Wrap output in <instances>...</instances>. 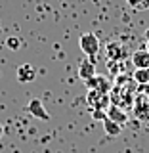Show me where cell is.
I'll return each instance as SVG.
<instances>
[{
  "label": "cell",
  "instance_id": "cell-20",
  "mask_svg": "<svg viewBox=\"0 0 149 153\" xmlns=\"http://www.w3.org/2000/svg\"><path fill=\"white\" fill-rule=\"evenodd\" d=\"M145 50H147V52H149V42H145Z\"/></svg>",
  "mask_w": 149,
  "mask_h": 153
},
{
  "label": "cell",
  "instance_id": "cell-1",
  "mask_svg": "<svg viewBox=\"0 0 149 153\" xmlns=\"http://www.w3.org/2000/svg\"><path fill=\"white\" fill-rule=\"evenodd\" d=\"M138 96V84L132 76L128 75H119L113 82V88L109 92V98H111V103L117 105L121 109H132L134 107V100Z\"/></svg>",
  "mask_w": 149,
  "mask_h": 153
},
{
  "label": "cell",
  "instance_id": "cell-17",
  "mask_svg": "<svg viewBox=\"0 0 149 153\" xmlns=\"http://www.w3.org/2000/svg\"><path fill=\"white\" fill-rule=\"evenodd\" d=\"M138 10H149V0H140V6Z\"/></svg>",
  "mask_w": 149,
  "mask_h": 153
},
{
  "label": "cell",
  "instance_id": "cell-11",
  "mask_svg": "<svg viewBox=\"0 0 149 153\" xmlns=\"http://www.w3.org/2000/svg\"><path fill=\"white\" fill-rule=\"evenodd\" d=\"M79 76L82 80H88V79H92V76H96V63H94V59H82L80 61V65H79Z\"/></svg>",
  "mask_w": 149,
  "mask_h": 153
},
{
  "label": "cell",
  "instance_id": "cell-8",
  "mask_svg": "<svg viewBox=\"0 0 149 153\" xmlns=\"http://www.w3.org/2000/svg\"><path fill=\"white\" fill-rule=\"evenodd\" d=\"M107 119H111V121H115L117 124H121V126H124V124L128 123V113L124 111V109H121V107H117V105H109L107 107Z\"/></svg>",
  "mask_w": 149,
  "mask_h": 153
},
{
  "label": "cell",
  "instance_id": "cell-4",
  "mask_svg": "<svg viewBox=\"0 0 149 153\" xmlns=\"http://www.w3.org/2000/svg\"><path fill=\"white\" fill-rule=\"evenodd\" d=\"M132 113L140 123H149V96H145V94H138L136 96Z\"/></svg>",
  "mask_w": 149,
  "mask_h": 153
},
{
  "label": "cell",
  "instance_id": "cell-16",
  "mask_svg": "<svg viewBox=\"0 0 149 153\" xmlns=\"http://www.w3.org/2000/svg\"><path fill=\"white\" fill-rule=\"evenodd\" d=\"M138 94H145V96H149V82L138 86Z\"/></svg>",
  "mask_w": 149,
  "mask_h": 153
},
{
  "label": "cell",
  "instance_id": "cell-6",
  "mask_svg": "<svg viewBox=\"0 0 149 153\" xmlns=\"http://www.w3.org/2000/svg\"><path fill=\"white\" fill-rule=\"evenodd\" d=\"M105 56L109 61H122L126 57V46L119 40H109L105 44Z\"/></svg>",
  "mask_w": 149,
  "mask_h": 153
},
{
  "label": "cell",
  "instance_id": "cell-15",
  "mask_svg": "<svg viewBox=\"0 0 149 153\" xmlns=\"http://www.w3.org/2000/svg\"><path fill=\"white\" fill-rule=\"evenodd\" d=\"M92 117L96 119V121H105V119H107V113L103 111V109H92Z\"/></svg>",
  "mask_w": 149,
  "mask_h": 153
},
{
  "label": "cell",
  "instance_id": "cell-14",
  "mask_svg": "<svg viewBox=\"0 0 149 153\" xmlns=\"http://www.w3.org/2000/svg\"><path fill=\"white\" fill-rule=\"evenodd\" d=\"M6 46H8L12 52H17L19 48H21V40H19L17 36H8V38H6Z\"/></svg>",
  "mask_w": 149,
  "mask_h": 153
},
{
  "label": "cell",
  "instance_id": "cell-2",
  "mask_svg": "<svg viewBox=\"0 0 149 153\" xmlns=\"http://www.w3.org/2000/svg\"><path fill=\"white\" fill-rule=\"evenodd\" d=\"M79 44H80V50H82L90 59H94V57L98 56V52H99V38L96 36L94 33H84V35H80Z\"/></svg>",
  "mask_w": 149,
  "mask_h": 153
},
{
  "label": "cell",
  "instance_id": "cell-5",
  "mask_svg": "<svg viewBox=\"0 0 149 153\" xmlns=\"http://www.w3.org/2000/svg\"><path fill=\"white\" fill-rule=\"evenodd\" d=\"M84 86L88 90H98V92L109 94L111 88H113V82L109 80V76H105V75H96V76H92V79L84 80Z\"/></svg>",
  "mask_w": 149,
  "mask_h": 153
},
{
  "label": "cell",
  "instance_id": "cell-7",
  "mask_svg": "<svg viewBox=\"0 0 149 153\" xmlns=\"http://www.w3.org/2000/svg\"><path fill=\"white\" fill-rule=\"evenodd\" d=\"M25 111H27L29 115H33L35 119H40V121H48V119H50V113L44 109V103H42L38 98H33L31 102L27 103Z\"/></svg>",
  "mask_w": 149,
  "mask_h": 153
},
{
  "label": "cell",
  "instance_id": "cell-19",
  "mask_svg": "<svg viewBox=\"0 0 149 153\" xmlns=\"http://www.w3.org/2000/svg\"><path fill=\"white\" fill-rule=\"evenodd\" d=\"M2 134H4V126H2V123H0V138H2Z\"/></svg>",
  "mask_w": 149,
  "mask_h": 153
},
{
  "label": "cell",
  "instance_id": "cell-10",
  "mask_svg": "<svg viewBox=\"0 0 149 153\" xmlns=\"http://www.w3.org/2000/svg\"><path fill=\"white\" fill-rule=\"evenodd\" d=\"M132 65L136 67V69H149V52L145 48L136 50L132 54Z\"/></svg>",
  "mask_w": 149,
  "mask_h": 153
},
{
  "label": "cell",
  "instance_id": "cell-9",
  "mask_svg": "<svg viewBox=\"0 0 149 153\" xmlns=\"http://www.w3.org/2000/svg\"><path fill=\"white\" fill-rule=\"evenodd\" d=\"M16 75H17V80H19V82H33V80L36 79V71H35V67H33L31 63L19 65L17 71H16Z\"/></svg>",
  "mask_w": 149,
  "mask_h": 153
},
{
  "label": "cell",
  "instance_id": "cell-3",
  "mask_svg": "<svg viewBox=\"0 0 149 153\" xmlns=\"http://www.w3.org/2000/svg\"><path fill=\"white\" fill-rule=\"evenodd\" d=\"M86 103H88L90 109H103V111H107V107L111 105V98H109V94L98 92V90H88Z\"/></svg>",
  "mask_w": 149,
  "mask_h": 153
},
{
  "label": "cell",
  "instance_id": "cell-18",
  "mask_svg": "<svg viewBox=\"0 0 149 153\" xmlns=\"http://www.w3.org/2000/svg\"><path fill=\"white\" fill-rule=\"evenodd\" d=\"M143 38H145V42H149V29H145V33H143Z\"/></svg>",
  "mask_w": 149,
  "mask_h": 153
},
{
  "label": "cell",
  "instance_id": "cell-12",
  "mask_svg": "<svg viewBox=\"0 0 149 153\" xmlns=\"http://www.w3.org/2000/svg\"><path fill=\"white\" fill-rule=\"evenodd\" d=\"M103 130H105L107 136H119V134L122 132V126L117 124L115 121H111V119H105L103 121Z\"/></svg>",
  "mask_w": 149,
  "mask_h": 153
},
{
  "label": "cell",
  "instance_id": "cell-13",
  "mask_svg": "<svg viewBox=\"0 0 149 153\" xmlns=\"http://www.w3.org/2000/svg\"><path fill=\"white\" fill-rule=\"evenodd\" d=\"M132 79L136 80L138 86L147 84V82H149V69H136V71L132 73Z\"/></svg>",
  "mask_w": 149,
  "mask_h": 153
}]
</instances>
